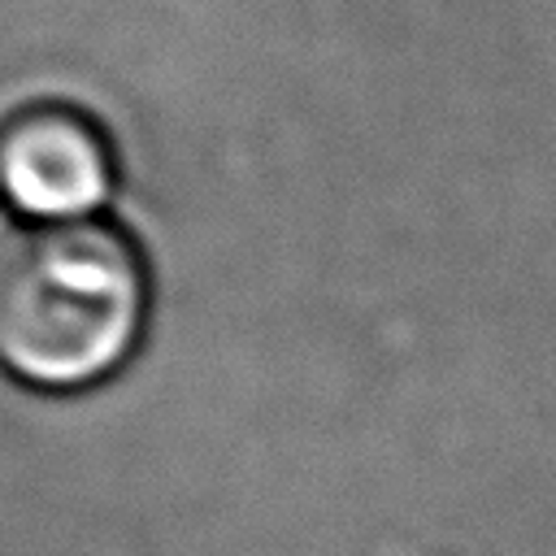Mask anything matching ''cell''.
<instances>
[{
    "label": "cell",
    "mask_w": 556,
    "mask_h": 556,
    "mask_svg": "<svg viewBox=\"0 0 556 556\" xmlns=\"http://www.w3.org/2000/svg\"><path fill=\"white\" fill-rule=\"evenodd\" d=\"M148 278L104 222L39 226L0 248V365L43 391L109 378L143 334Z\"/></svg>",
    "instance_id": "1"
},
{
    "label": "cell",
    "mask_w": 556,
    "mask_h": 556,
    "mask_svg": "<svg viewBox=\"0 0 556 556\" xmlns=\"http://www.w3.org/2000/svg\"><path fill=\"white\" fill-rule=\"evenodd\" d=\"M109 187V139L83 109L39 100L0 122V200L9 208L61 226L100 208Z\"/></svg>",
    "instance_id": "2"
}]
</instances>
